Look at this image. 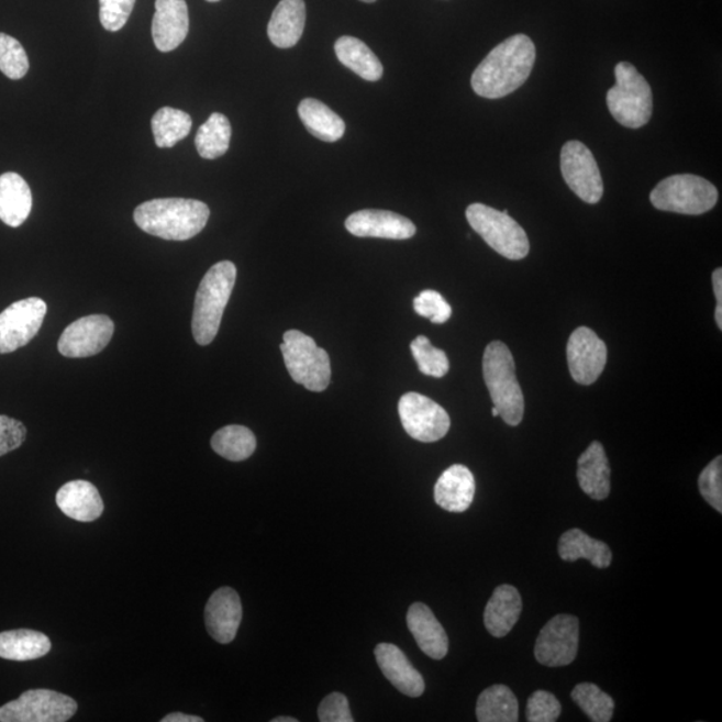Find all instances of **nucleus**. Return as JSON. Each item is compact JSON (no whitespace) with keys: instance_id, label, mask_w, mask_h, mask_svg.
Returning a JSON list of instances; mask_svg holds the SVG:
<instances>
[{"instance_id":"obj_6","label":"nucleus","mask_w":722,"mask_h":722,"mask_svg":"<svg viewBox=\"0 0 722 722\" xmlns=\"http://www.w3.org/2000/svg\"><path fill=\"white\" fill-rule=\"evenodd\" d=\"M284 363L295 382L312 392H323L331 382V360L311 336L300 331L284 333L280 345Z\"/></svg>"},{"instance_id":"obj_36","label":"nucleus","mask_w":722,"mask_h":722,"mask_svg":"<svg viewBox=\"0 0 722 722\" xmlns=\"http://www.w3.org/2000/svg\"><path fill=\"white\" fill-rule=\"evenodd\" d=\"M411 352L419 371L432 378H443L448 373L449 362L446 352L435 348L427 337L418 336L411 343Z\"/></svg>"},{"instance_id":"obj_12","label":"nucleus","mask_w":722,"mask_h":722,"mask_svg":"<svg viewBox=\"0 0 722 722\" xmlns=\"http://www.w3.org/2000/svg\"><path fill=\"white\" fill-rule=\"evenodd\" d=\"M47 304L40 298L14 302L0 313V355L11 354L38 335Z\"/></svg>"},{"instance_id":"obj_19","label":"nucleus","mask_w":722,"mask_h":722,"mask_svg":"<svg viewBox=\"0 0 722 722\" xmlns=\"http://www.w3.org/2000/svg\"><path fill=\"white\" fill-rule=\"evenodd\" d=\"M375 657L382 675L399 692L409 697H421L424 693L425 685L421 673L413 668L397 645L379 644L375 647Z\"/></svg>"},{"instance_id":"obj_48","label":"nucleus","mask_w":722,"mask_h":722,"mask_svg":"<svg viewBox=\"0 0 722 722\" xmlns=\"http://www.w3.org/2000/svg\"><path fill=\"white\" fill-rule=\"evenodd\" d=\"M362 2H364V3H374V2H376V0H362Z\"/></svg>"},{"instance_id":"obj_9","label":"nucleus","mask_w":722,"mask_h":722,"mask_svg":"<svg viewBox=\"0 0 722 722\" xmlns=\"http://www.w3.org/2000/svg\"><path fill=\"white\" fill-rule=\"evenodd\" d=\"M78 711L70 696L51 689H31L0 707V722H65Z\"/></svg>"},{"instance_id":"obj_23","label":"nucleus","mask_w":722,"mask_h":722,"mask_svg":"<svg viewBox=\"0 0 722 722\" xmlns=\"http://www.w3.org/2000/svg\"><path fill=\"white\" fill-rule=\"evenodd\" d=\"M522 597L514 586L502 585L492 592L485 610V625L492 637L503 638L520 621Z\"/></svg>"},{"instance_id":"obj_14","label":"nucleus","mask_w":722,"mask_h":722,"mask_svg":"<svg viewBox=\"0 0 722 722\" xmlns=\"http://www.w3.org/2000/svg\"><path fill=\"white\" fill-rule=\"evenodd\" d=\"M114 335V323L104 314H91L71 323L58 342L60 355L82 359L100 354Z\"/></svg>"},{"instance_id":"obj_8","label":"nucleus","mask_w":722,"mask_h":722,"mask_svg":"<svg viewBox=\"0 0 722 722\" xmlns=\"http://www.w3.org/2000/svg\"><path fill=\"white\" fill-rule=\"evenodd\" d=\"M719 191L700 176L677 175L665 178L653 189L651 201L658 211L699 215L712 211Z\"/></svg>"},{"instance_id":"obj_42","label":"nucleus","mask_w":722,"mask_h":722,"mask_svg":"<svg viewBox=\"0 0 722 722\" xmlns=\"http://www.w3.org/2000/svg\"><path fill=\"white\" fill-rule=\"evenodd\" d=\"M26 437V425L16 419L0 415V456L15 452Z\"/></svg>"},{"instance_id":"obj_43","label":"nucleus","mask_w":722,"mask_h":722,"mask_svg":"<svg viewBox=\"0 0 722 722\" xmlns=\"http://www.w3.org/2000/svg\"><path fill=\"white\" fill-rule=\"evenodd\" d=\"M319 720L321 722H354L349 711L347 697L342 693H331L321 701L319 707Z\"/></svg>"},{"instance_id":"obj_11","label":"nucleus","mask_w":722,"mask_h":722,"mask_svg":"<svg viewBox=\"0 0 722 722\" xmlns=\"http://www.w3.org/2000/svg\"><path fill=\"white\" fill-rule=\"evenodd\" d=\"M560 171L564 180L579 199L588 203L600 202L603 182L600 168L589 147L579 141H569L562 147Z\"/></svg>"},{"instance_id":"obj_37","label":"nucleus","mask_w":722,"mask_h":722,"mask_svg":"<svg viewBox=\"0 0 722 722\" xmlns=\"http://www.w3.org/2000/svg\"><path fill=\"white\" fill-rule=\"evenodd\" d=\"M30 69L29 57L20 41L0 33V71L10 79H22Z\"/></svg>"},{"instance_id":"obj_39","label":"nucleus","mask_w":722,"mask_h":722,"mask_svg":"<svg viewBox=\"0 0 722 722\" xmlns=\"http://www.w3.org/2000/svg\"><path fill=\"white\" fill-rule=\"evenodd\" d=\"M699 487L701 496L714 510L722 512V458L718 456L711 465L703 468Z\"/></svg>"},{"instance_id":"obj_29","label":"nucleus","mask_w":722,"mask_h":722,"mask_svg":"<svg viewBox=\"0 0 722 722\" xmlns=\"http://www.w3.org/2000/svg\"><path fill=\"white\" fill-rule=\"evenodd\" d=\"M335 53L338 60L349 70L369 82H376L382 77L381 62L366 43L354 36H342L335 43Z\"/></svg>"},{"instance_id":"obj_26","label":"nucleus","mask_w":722,"mask_h":722,"mask_svg":"<svg viewBox=\"0 0 722 722\" xmlns=\"http://www.w3.org/2000/svg\"><path fill=\"white\" fill-rule=\"evenodd\" d=\"M31 209L33 195L23 177L12 171L0 176V220L11 227L21 226Z\"/></svg>"},{"instance_id":"obj_3","label":"nucleus","mask_w":722,"mask_h":722,"mask_svg":"<svg viewBox=\"0 0 722 722\" xmlns=\"http://www.w3.org/2000/svg\"><path fill=\"white\" fill-rule=\"evenodd\" d=\"M236 265L221 262L207 271L196 295L191 331L200 345L211 344L218 336L222 316L236 284Z\"/></svg>"},{"instance_id":"obj_18","label":"nucleus","mask_w":722,"mask_h":722,"mask_svg":"<svg viewBox=\"0 0 722 722\" xmlns=\"http://www.w3.org/2000/svg\"><path fill=\"white\" fill-rule=\"evenodd\" d=\"M189 33V10L185 0H156L152 35L160 53L176 51Z\"/></svg>"},{"instance_id":"obj_45","label":"nucleus","mask_w":722,"mask_h":722,"mask_svg":"<svg viewBox=\"0 0 722 722\" xmlns=\"http://www.w3.org/2000/svg\"><path fill=\"white\" fill-rule=\"evenodd\" d=\"M713 280V291L715 300H718V307L722 308V269H715L712 276Z\"/></svg>"},{"instance_id":"obj_5","label":"nucleus","mask_w":722,"mask_h":722,"mask_svg":"<svg viewBox=\"0 0 722 722\" xmlns=\"http://www.w3.org/2000/svg\"><path fill=\"white\" fill-rule=\"evenodd\" d=\"M615 85L608 91V108L622 126L640 129L651 121L653 92L651 85L629 62L615 66Z\"/></svg>"},{"instance_id":"obj_30","label":"nucleus","mask_w":722,"mask_h":722,"mask_svg":"<svg viewBox=\"0 0 722 722\" xmlns=\"http://www.w3.org/2000/svg\"><path fill=\"white\" fill-rule=\"evenodd\" d=\"M299 116L313 137L331 144L343 138L344 121L323 102L313 98L302 100L299 104Z\"/></svg>"},{"instance_id":"obj_13","label":"nucleus","mask_w":722,"mask_h":722,"mask_svg":"<svg viewBox=\"0 0 722 722\" xmlns=\"http://www.w3.org/2000/svg\"><path fill=\"white\" fill-rule=\"evenodd\" d=\"M579 621L570 614L555 615L543 626L535 642V658L551 668L570 665L577 657Z\"/></svg>"},{"instance_id":"obj_2","label":"nucleus","mask_w":722,"mask_h":722,"mask_svg":"<svg viewBox=\"0 0 722 722\" xmlns=\"http://www.w3.org/2000/svg\"><path fill=\"white\" fill-rule=\"evenodd\" d=\"M211 218L206 202L187 199H157L141 203L134 211L140 230L168 241H187L201 233Z\"/></svg>"},{"instance_id":"obj_34","label":"nucleus","mask_w":722,"mask_h":722,"mask_svg":"<svg viewBox=\"0 0 722 722\" xmlns=\"http://www.w3.org/2000/svg\"><path fill=\"white\" fill-rule=\"evenodd\" d=\"M193 121L188 113L173 108H163L153 115L152 131L154 141L160 149L173 147L187 138Z\"/></svg>"},{"instance_id":"obj_1","label":"nucleus","mask_w":722,"mask_h":722,"mask_svg":"<svg viewBox=\"0 0 722 722\" xmlns=\"http://www.w3.org/2000/svg\"><path fill=\"white\" fill-rule=\"evenodd\" d=\"M535 45L527 35L510 36L492 48L474 71L471 86L478 96L498 100L511 95L526 82L535 65Z\"/></svg>"},{"instance_id":"obj_7","label":"nucleus","mask_w":722,"mask_h":722,"mask_svg":"<svg viewBox=\"0 0 722 722\" xmlns=\"http://www.w3.org/2000/svg\"><path fill=\"white\" fill-rule=\"evenodd\" d=\"M466 218L473 230L499 255L514 262L529 255L527 234L510 218L509 211L499 212L477 202L467 208Z\"/></svg>"},{"instance_id":"obj_16","label":"nucleus","mask_w":722,"mask_h":722,"mask_svg":"<svg viewBox=\"0 0 722 722\" xmlns=\"http://www.w3.org/2000/svg\"><path fill=\"white\" fill-rule=\"evenodd\" d=\"M345 227L356 237L409 240L416 234L415 224L404 215L374 209L351 214Z\"/></svg>"},{"instance_id":"obj_24","label":"nucleus","mask_w":722,"mask_h":722,"mask_svg":"<svg viewBox=\"0 0 722 722\" xmlns=\"http://www.w3.org/2000/svg\"><path fill=\"white\" fill-rule=\"evenodd\" d=\"M609 460L600 442H592L588 449L579 456L577 478L586 496L596 501L607 499L612 489L610 485Z\"/></svg>"},{"instance_id":"obj_20","label":"nucleus","mask_w":722,"mask_h":722,"mask_svg":"<svg viewBox=\"0 0 722 722\" xmlns=\"http://www.w3.org/2000/svg\"><path fill=\"white\" fill-rule=\"evenodd\" d=\"M55 499L59 510L77 522H95L104 510L100 491L88 480L67 481Z\"/></svg>"},{"instance_id":"obj_31","label":"nucleus","mask_w":722,"mask_h":722,"mask_svg":"<svg viewBox=\"0 0 722 722\" xmlns=\"http://www.w3.org/2000/svg\"><path fill=\"white\" fill-rule=\"evenodd\" d=\"M520 706L506 685H492L481 692L477 703L479 722H516Z\"/></svg>"},{"instance_id":"obj_21","label":"nucleus","mask_w":722,"mask_h":722,"mask_svg":"<svg viewBox=\"0 0 722 722\" xmlns=\"http://www.w3.org/2000/svg\"><path fill=\"white\" fill-rule=\"evenodd\" d=\"M407 626L422 652L434 659L446 657L448 637L446 631L436 620L427 604L416 602L411 604L407 613Z\"/></svg>"},{"instance_id":"obj_15","label":"nucleus","mask_w":722,"mask_h":722,"mask_svg":"<svg viewBox=\"0 0 722 722\" xmlns=\"http://www.w3.org/2000/svg\"><path fill=\"white\" fill-rule=\"evenodd\" d=\"M566 354L573 379L582 386L596 382L608 362L607 344L586 326L571 333Z\"/></svg>"},{"instance_id":"obj_41","label":"nucleus","mask_w":722,"mask_h":722,"mask_svg":"<svg viewBox=\"0 0 722 722\" xmlns=\"http://www.w3.org/2000/svg\"><path fill=\"white\" fill-rule=\"evenodd\" d=\"M135 0H100V21L111 33L125 26L134 9Z\"/></svg>"},{"instance_id":"obj_17","label":"nucleus","mask_w":722,"mask_h":722,"mask_svg":"<svg viewBox=\"0 0 722 722\" xmlns=\"http://www.w3.org/2000/svg\"><path fill=\"white\" fill-rule=\"evenodd\" d=\"M243 620V604L232 588L215 590L206 608V625L211 637L220 644H231L236 638Z\"/></svg>"},{"instance_id":"obj_44","label":"nucleus","mask_w":722,"mask_h":722,"mask_svg":"<svg viewBox=\"0 0 722 722\" xmlns=\"http://www.w3.org/2000/svg\"><path fill=\"white\" fill-rule=\"evenodd\" d=\"M163 722H203V719L199 718V715H190V714H185V713H170L168 715H165Z\"/></svg>"},{"instance_id":"obj_38","label":"nucleus","mask_w":722,"mask_h":722,"mask_svg":"<svg viewBox=\"0 0 722 722\" xmlns=\"http://www.w3.org/2000/svg\"><path fill=\"white\" fill-rule=\"evenodd\" d=\"M413 308L419 316L430 319L434 324L446 323L453 314L452 306L444 300L440 292L431 291V289L419 293L418 298L413 300Z\"/></svg>"},{"instance_id":"obj_27","label":"nucleus","mask_w":722,"mask_h":722,"mask_svg":"<svg viewBox=\"0 0 722 722\" xmlns=\"http://www.w3.org/2000/svg\"><path fill=\"white\" fill-rule=\"evenodd\" d=\"M558 553L566 562L588 559L598 569H607L613 560L612 551L607 543L591 538L579 529H571L560 536Z\"/></svg>"},{"instance_id":"obj_4","label":"nucleus","mask_w":722,"mask_h":722,"mask_svg":"<svg viewBox=\"0 0 722 722\" xmlns=\"http://www.w3.org/2000/svg\"><path fill=\"white\" fill-rule=\"evenodd\" d=\"M484 378L493 407L506 423L515 427L524 413V399L515 375V362L508 345L492 342L484 355Z\"/></svg>"},{"instance_id":"obj_33","label":"nucleus","mask_w":722,"mask_h":722,"mask_svg":"<svg viewBox=\"0 0 722 722\" xmlns=\"http://www.w3.org/2000/svg\"><path fill=\"white\" fill-rule=\"evenodd\" d=\"M232 126L227 116L213 113L196 134V147L200 156L215 159L224 156L230 149Z\"/></svg>"},{"instance_id":"obj_32","label":"nucleus","mask_w":722,"mask_h":722,"mask_svg":"<svg viewBox=\"0 0 722 722\" xmlns=\"http://www.w3.org/2000/svg\"><path fill=\"white\" fill-rule=\"evenodd\" d=\"M212 448L215 454L226 460L243 462L256 452V436L244 425H226L219 430L212 437Z\"/></svg>"},{"instance_id":"obj_28","label":"nucleus","mask_w":722,"mask_h":722,"mask_svg":"<svg viewBox=\"0 0 722 722\" xmlns=\"http://www.w3.org/2000/svg\"><path fill=\"white\" fill-rule=\"evenodd\" d=\"M52 651V641L46 634L30 629H18L0 633V658L9 662H34Z\"/></svg>"},{"instance_id":"obj_46","label":"nucleus","mask_w":722,"mask_h":722,"mask_svg":"<svg viewBox=\"0 0 722 722\" xmlns=\"http://www.w3.org/2000/svg\"><path fill=\"white\" fill-rule=\"evenodd\" d=\"M298 721H299L298 719H293V718H276L271 720V722H298Z\"/></svg>"},{"instance_id":"obj_35","label":"nucleus","mask_w":722,"mask_h":722,"mask_svg":"<svg viewBox=\"0 0 722 722\" xmlns=\"http://www.w3.org/2000/svg\"><path fill=\"white\" fill-rule=\"evenodd\" d=\"M571 699L592 722H609L613 719L614 700L591 682L577 685Z\"/></svg>"},{"instance_id":"obj_47","label":"nucleus","mask_w":722,"mask_h":722,"mask_svg":"<svg viewBox=\"0 0 722 722\" xmlns=\"http://www.w3.org/2000/svg\"><path fill=\"white\" fill-rule=\"evenodd\" d=\"M491 413H492V416H499V412H498V410L496 409V407H492V411H491Z\"/></svg>"},{"instance_id":"obj_40","label":"nucleus","mask_w":722,"mask_h":722,"mask_svg":"<svg viewBox=\"0 0 722 722\" xmlns=\"http://www.w3.org/2000/svg\"><path fill=\"white\" fill-rule=\"evenodd\" d=\"M562 712L560 702L546 690H536L527 701V721L530 722H554Z\"/></svg>"},{"instance_id":"obj_22","label":"nucleus","mask_w":722,"mask_h":722,"mask_svg":"<svg viewBox=\"0 0 722 722\" xmlns=\"http://www.w3.org/2000/svg\"><path fill=\"white\" fill-rule=\"evenodd\" d=\"M434 496L442 509L465 512L470 509L475 496L473 473L463 465L448 467L437 479Z\"/></svg>"},{"instance_id":"obj_25","label":"nucleus","mask_w":722,"mask_h":722,"mask_svg":"<svg viewBox=\"0 0 722 722\" xmlns=\"http://www.w3.org/2000/svg\"><path fill=\"white\" fill-rule=\"evenodd\" d=\"M307 10L304 0H281L268 24V36L279 48L298 45L304 33Z\"/></svg>"},{"instance_id":"obj_49","label":"nucleus","mask_w":722,"mask_h":722,"mask_svg":"<svg viewBox=\"0 0 722 722\" xmlns=\"http://www.w3.org/2000/svg\"><path fill=\"white\" fill-rule=\"evenodd\" d=\"M207 2L215 3V2H220V0H207Z\"/></svg>"},{"instance_id":"obj_10","label":"nucleus","mask_w":722,"mask_h":722,"mask_svg":"<svg viewBox=\"0 0 722 722\" xmlns=\"http://www.w3.org/2000/svg\"><path fill=\"white\" fill-rule=\"evenodd\" d=\"M401 424L412 440L434 443L443 440L449 431V416L442 406L424 395L409 392L399 400Z\"/></svg>"}]
</instances>
